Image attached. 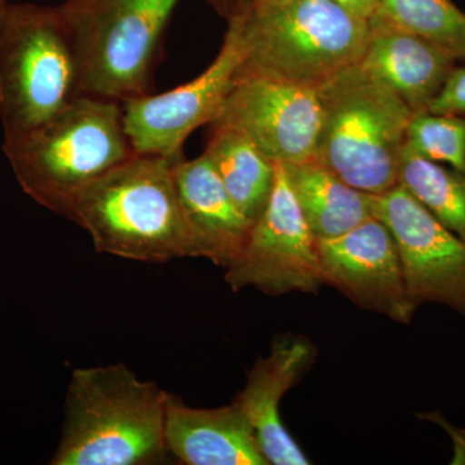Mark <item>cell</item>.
Listing matches in <instances>:
<instances>
[{
	"instance_id": "6da1fadb",
	"label": "cell",
	"mask_w": 465,
	"mask_h": 465,
	"mask_svg": "<svg viewBox=\"0 0 465 465\" xmlns=\"http://www.w3.org/2000/svg\"><path fill=\"white\" fill-rule=\"evenodd\" d=\"M168 391L124 363L79 367L67 387L63 433L52 465H155L164 440Z\"/></svg>"
},
{
	"instance_id": "7a4b0ae2",
	"label": "cell",
	"mask_w": 465,
	"mask_h": 465,
	"mask_svg": "<svg viewBox=\"0 0 465 465\" xmlns=\"http://www.w3.org/2000/svg\"><path fill=\"white\" fill-rule=\"evenodd\" d=\"M173 167L166 158L134 153L79 194L70 220L101 253L143 262L191 258Z\"/></svg>"
},
{
	"instance_id": "3957f363",
	"label": "cell",
	"mask_w": 465,
	"mask_h": 465,
	"mask_svg": "<svg viewBox=\"0 0 465 465\" xmlns=\"http://www.w3.org/2000/svg\"><path fill=\"white\" fill-rule=\"evenodd\" d=\"M3 152L23 191L69 220L79 194L134 154L122 104L87 94L32 133L5 140Z\"/></svg>"
},
{
	"instance_id": "277c9868",
	"label": "cell",
	"mask_w": 465,
	"mask_h": 465,
	"mask_svg": "<svg viewBox=\"0 0 465 465\" xmlns=\"http://www.w3.org/2000/svg\"><path fill=\"white\" fill-rule=\"evenodd\" d=\"M316 159L358 191L378 195L400 183L412 112L360 63L317 88Z\"/></svg>"
},
{
	"instance_id": "5b68a950",
	"label": "cell",
	"mask_w": 465,
	"mask_h": 465,
	"mask_svg": "<svg viewBox=\"0 0 465 465\" xmlns=\"http://www.w3.org/2000/svg\"><path fill=\"white\" fill-rule=\"evenodd\" d=\"M244 48L242 70L317 88L360 63L369 18L336 0H284L228 17Z\"/></svg>"
},
{
	"instance_id": "8992f818",
	"label": "cell",
	"mask_w": 465,
	"mask_h": 465,
	"mask_svg": "<svg viewBox=\"0 0 465 465\" xmlns=\"http://www.w3.org/2000/svg\"><path fill=\"white\" fill-rule=\"evenodd\" d=\"M180 0H65L57 5L79 67V94L125 101L148 94Z\"/></svg>"
},
{
	"instance_id": "52a82bcc",
	"label": "cell",
	"mask_w": 465,
	"mask_h": 465,
	"mask_svg": "<svg viewBox=\"0 0 465 465\" xmlns=\"http://www.w3.org/2000/svg\"><path fill=\"white\" fill-rule=\"evenodd\" d=\"M76 96L78 60L57 7L11 3L0 21L5 140L41 127Z\"/></svg>"
},
{
	"instance_id": "ba28073f",
	"label": "cell",
	"mask_w": 465,
	"mask_h": 465,
	"mask_svg": "<svg viewBox=\"0 0 465 465\" xmlns=\"http://www.w3.org/2000/svg\"><path fill=\"white\" fill-rule=\"evenodd\" d=\"M243 63L240 26L228 18L222 50L200 76L163 94L122 101L124 127L134 152L173 163L182 161L183 143L197 128L215 121Z\"/></svg>"
},
{
	"instance_id": "9c48e42d",
	"label": "cell",
	"mask_w": 465,
	"mask_h": 465,
	"mask_svg": "<svg viewBox=\"0 0 465 465\" xmlns=\"http://www.w3.org/2000/svg\"><path fill=\"white\" fill-rule=\"evenodd\" d=\"M232 291L255 289L268 296L291 292L317 293L324 286L318 241L311 232L282 164L271 200L251 226L249 237L225 268Z\"/></svg>"
},
{
	"instance_id": "30bf717a",
	"label": "cell",
	"mask_w": 465,
	"mask_h": 465,
	"mask_svg": "<svg viewBox=\"0 0 465 465\" xmlns=\"http://www.w3.org/2000/svg\"><path fill=\"white\" fill-rule=\"evenodd\" d=\"M211 125L241 134L274 164L302 163L316 158L317 90L241 69Z\"/></svg>"
},
{
	"instance_id": "8fae6325",
	"label": "cell",
	"mask_w": 465,
	"mask_h": 465,
	"mask_svg": "<svg viewBox=\"0 0 465 465\" xmlns=\"http://www.w3.org/2000/svg\"><path fill=\"white\" fill-rule=\"evenodd\" d=\"M371 208L394 235L416 308L432 302L465 316V241L440 224L400 183L371 194Z\"/></svg>"
},
{
	"instance_id": "7c38bea8",
	"label": "cell",
	"mask_w": 465,
	"mask_h": 465,
	"mask_svg": "<svg viewBox=\"0 0 465 465\" xmlns=\"http://www.w3.org/2000/svg\"><path fill=\"white\" fill-rule=\"evenodd\" d=\"M321 274L357 307L409 324L416 305L407 291L399 246L381 220L372 216L339 237L318 241Z\"/></svg>"
},
{
	"instance_id": "4fadbf2b",
	"label": "cell",
	"mask_w": 465,
	"mask_h": 465,
	"mask_svg": "<svg viewBox=\"0 0 465 465\" xmlns=\"http://www.w3.org/2000/svg\"><path fill=\"white\" fill-rule=\"evenodd\" d=\"M317 354L316 345L305 336L293 333L277 336L268 356L256 361L243 390L232 401L250 421L268 464L311 463L284 427L280 405L284 394L311 371Z\"/></svg>"
},
{
	"instance_id": "5bb4252c",
	"label": "cell",
	"mask_w": 465,
	"mask_h": 465,
	"mask_svg": "<svg viewBox=\"0 0 465 465\" xmlns=\"http://www.w3.org/2000/svg\"><path fill=\"white\" fill-rule=\"evenodd\" d=\"M360 64L415 114L430 110L458 60L420 36L372 15Z\"/></svg>"
},
{
	"instance_id": "9a60e30c",
	"label": "cell",
	"mask_w": 465,
	"mask_h": 465,
	"mask_svg": "<svg viewBox=\"0 0 465 465\" xmlns=\"http://www.w3.org/2000/svg\"><path fill=\"white\" fill-rule=\"evenodd\" d=\"M173 180L191 238V258L226 268L240 255L251 223L238 210L207 155L173 163Z\"/></svg>"
},
{
	"instance_id": "2e32d148",
	"label": "cell",
	"mask_w": 465,
	"mask_h": 465,
	"mask_svg": "<svg viewBox=\"0 0 465 465\" xmlns=\"http://www.w3.org/2000/svg\"><path fill=\"white\" fill-rule=\"evenodd\" d=\"M164 440L182 464L268 465L250 421L232 402L201 409L167 393Z\"/></svg>"
},
{
	"instance_id": "e0dca14e",
	"label": "cell",
	"mask_w": 465,
	"mask_h": 465,
	"mask_svg": "<svg viewBox=\"0 0 465 465\" xmlns=\"http://www.w3.org/2000/svg\"><path fill=\"white\" fill-rule=\"evenodd\" d=\"M282 167L317 241L339 237L374 216L371 194L349 185L316 158Z\"/></svg>"
},
{
	"instance_id": "ac0fdd59",
	"label": "cell",
	"mask_w": 465,
	"mask_h": 465,
	"mask_svg": "<svg viewBox=\"0 0 465 465\" xmlns=\"http://www.w3.org/2000/svg\"><path fill=\"white\" fill-rule=\"evenodd\" d=\"M204 154L215 168L235 206L253 224L271 200L277 164L264 157L241 134L213 125Z\"/></svg>"
},
{
	"instance_id": "d6986e66",
	"label": "cell",
	"mask_w": 465,
	"mask_h": 465,
	"mask_svg": "<svg viewBox=\"0 0 465 465\" xmlns=\"http://www.w3.org/2000/svg\"><path fill=\"white\" fill-rule=\"evenodd\" d=\"M400 183L440 224L465 241V171L430 161L406 143L401 154Z\"/></svg>"
},
{
	"instance_id": "ffe728a7",
	"label": "cell",
	"mask_w": 465,
	"mask_h": 465,
	"mask_svg": "<svg viewBox=\"0 0 465 465\" xmlns=\"http://www.w3.org/2000/svg\"><path fill=\"white\" fill-rule=\"evenodd\" d=\"M374 15L465 61V12L452 0H379Z\"/></svg>"
},
{
	"instance_id": "44dd1931",
	"label": "cell",
	"mask_w": 465,
	"mask_h": 465,
	"mask_svg": "<svg viewBox=\"0 0 465 465\" xmlns=\"http://www.w3.org/2000/svg\"><path fill=\"white\" fill-rule=\"evenodd\" d=\"M406 143L418 154L465 171V118L445 113H415L407 127Z\"/></svg>"
},
{
	"instance_id": "7402d4cb",
	"label": "cell",
	"mask_w": 465,
	"mask_h": 465,
	"mask_svg": "<svg viewBox=\"0 0 465 465\" xmlns=\"http://www.w3.org/2000/svg\"><path fill=\"white\" fill-rule=\"evenodd\" d=\"M430 112L465 118V66L455 67L439 96L430 104Z\"/></svg>"
},
{
	"instance_id": "603a6c76",
	"label": "cell",
	"mask_w": 465,
	"mask_h": 465,
	"mask_svg": "<svg viewBox=\"0 0 465 465\" xmlns=\"http://www.w3.org/2000/svg\"><path fill=\"white\" fill-rule=\"evenodd\" d=\"M423 420L432 421V423L440 425L446 433L449 434L452 440V449H454V457H452V465H465V430L463 428L455 427L448 421L440 411L425 412L419 415Z\"/></svg>"
},
{
	"instance_id": "cb8c5ba5",
	"label": "cell",
	"mask_w": 465,
	"mask_h": 465,
	"mask_svg": "<svg viewBox=\"0 0 465 465\" xmlns=\"http://www.w3.org/2000/svg\"><path fill=\"white\" fill-rule=\"evenodd\" d=\"M207 2L228 18L247 9L264 7V5H274L284 0H207Z\"/></svg>"
},
{
	"instance_id": "d4e9b609",
	"label": "cell",
	"mask_w": 465,
	"mask_h": 465,
	"mask_svg": "<svg viewBox=\"0 0 465 465\" xmlns=\"http://www.w3.org/2000/svg\"><path fill=\"white\" fill-rule=\"evenodd\" d=\"M336 2L341 3L358 16L365 18L371 17L379 5V0H336Z\"/></svg>"
},
{
	"instance_id": "484cf974",
	"label": "cell",
	"mask_w": 465,
	"mask_h": 465,
	"mask_svg": "<svg viewBox=\"0 0 465 465\" xmlns=\"http://www.w3.org/2000/svg\"><path fill=\"white\" fill-rule=\"evenodd\" d=\"M11 5V0H0V21L5 16V11Z\"/></svg>"
}]
</instances>
